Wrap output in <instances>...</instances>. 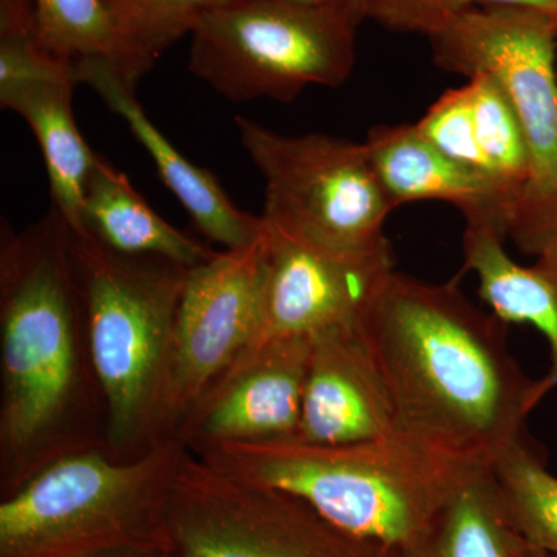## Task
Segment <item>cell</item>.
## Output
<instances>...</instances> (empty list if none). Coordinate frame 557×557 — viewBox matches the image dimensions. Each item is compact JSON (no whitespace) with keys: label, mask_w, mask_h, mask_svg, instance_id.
Wrapping results in <instances>:
<instances>
[{"label":"cell","mask_w":557,"mask_h":557,"mask_svg":"<svg viewBox=\"0 0 557 557\" xmlns=\"http://www.w3.org/2000/svg\"><path fill=\"white\" fill-rule=\"evenodd\" d=\"M392 270L391 255L347 258L263 222L258 330L247 350L357 324Z\"/></svg>","instance_id":"8fae6325"},{"label":"cell","mask_w":557,"mask_h":557,"mask_svg":"<svg viewBox=\"0 0 557 557\" xmlns=\"http://www.w3.org/2000/svg\"><path fill=\"white\" fill-rule=\"evenodd\" d=\"M395 429L391 392L359 322L310 336L296 438L344 445L383 437Z\"/></svg>","instance_id":"4fadbf2b"},{"label":"cell","mask_w":557,"mask_h":557,"mask_svg":"<svg viewBox=\"0 0 557 557\" xmlns=\"http://www.w3.org/2000/svg\"><path fill=\"white\" fill-rule=\"evenodd\" d=\"M104 401L67 225L50 209L0 236V497L47 465L104 448Z\"/></svg>","instance_id":"7a4b0ae2"},{"label":"cell","mask_w":557,"mask_h":557,"mask_svg":"<svg viewBox=\"0 0 557 557\" xmlns=\"http://www.w3.org/2000/svg\"><path fill=\"white\" fill-rule=\"evenodd\" d=\"M76 557H172V555L170 549L164 548H119Z\"/></svg>","instance_id":"484cf974"},{"label":"cell","mask_w":557,"mask_h":557,"mask_svg":"<svg viewBox=\"0 0 557 557\" xmlns=\"http://www.w3.org/2000/svg\"><path fill=\"white\" fill-rule=\"evenodd\" d=\"M81 226L91 239L121 255L157 256L189 269L215 255L161 218L131 180L100 156L84 190Z\"/></svg>","instance_id":"e0dca14e"},{"label":"cell","mask_w":557,"mask_h":557,"mask_svg":"<svg viewBox=\"0 0 557 557\" xmlns=\"http://www.w3.org/2000/svg\"><path fill=\"white\" fill-rule=\"evenodd\" d=\"M348 10L354 13V16L357 17L359 24L362 21H366V7H368V0H344Z\"/></svg>","instance_id":"4316f807"},{"label":"cell","mask_w":557,"mask_h":557,"mask_svg":"<svg viewBox=\"0 0 557 557\" xmlns=\"http://www.w3.org/2000/svg\"><path fill=\"white\" fill-rule=\"evenodd\" d=\"M493 5L531 7L557 17V0H368L366 20L391 32L429 38L454 17Z\"/></svg>","instance_id":"cb8c5ba5"},{"label":"cell","mask_w":557,"mask_h":557,"mask_svg":"<svg viewBox=\"0 0 557 557\" xmlns=\"http://www.w3.org/2000/svg\"><path fill=\"white\" fill-rule=\"evenodd\" d=\"M358 25L344 0H234L197 22L188 69L231 102H292L309 87L347 83Z\"/></svg>","instance_id":"52a82bcc"},{"label":"cell","mask_w":557,"mask_h":557,"mask_svg":"<svg viewBox=\"0 0 557 557\" xmlns=\"http://www.w3.org/2000/svg\"><path fill=\"white\" fill-rule=\"evenodd\" d=\"M75 79H39L0 86V106L27 121L38 139L51 201L70 230L81 231L84 190L98 153L76 126L72 98Z\"/></svg>","instance_id":"2e32d148"},{"label":"cell","mask_w":557,"mask_h":557,"mask_svg":"<svg viewBox=\"0 0 557 557\" xmlns=\"http://www.w3.org/2000/svg\"><path fill=\"white\" fill-rule=\"evenodd\" d=\"M428 39L438 69L467 78L486 73L511 102L530 171L508 237L541 256L557 239V17L531 7H480Z\"/></svg>","instance_id":"8992f818"},{"label":"cell","mask_w":557,"mask_h":557,"mask_svg":"<svg viewBox=\"0 0 557 557\" xmlns=\"http://www.w3.org/2000/svg\"><path fill=\"white\" fill-rule=\"evenodd\" d=\"M67 236L104 401L106 449L119 458L141 456L160 442L161 391L190 269L121 255L69 226Z\"/></svg>","instance_id":"277c9868"},{"label":"cell","mask_w":557,"mask_h":557,"mask_svg":"<svg viewBox=\"0 0 557 557\" xmlns=\"http://www.w3.org/2000/svg\"><path fill=\"white\" fill-rule=\"evenodd\" d=\"M416 126L424 138L449 159L493 180L480 149L467 84L458 89L445 91L417 121Z\"/></svg>","instance_id":"d4e9b609"},{"label":"cell","mask_w":557,"mask_h":557,"mask_svg":"<svg viewBox=\"0 0 557 557\" xmlns=\"http://www.w3.org/2000/svg\"><path fill=\"white\" fill-rule=\"evenodd\" d=\"M364 145L395 208L445 201L461 212L465 225L508 237L512 211L507 196L493 180L435 148L416 123L379 124Z\"/></svg>","instance_id":"9a60e30c"},{"label":"cell","mask_w":557,"mask_h":557,"mask_svg":"<svg viewBox=\"0 0 557 557\" xmlns=\"http://www.w3.org/2000/svg\"><path fill=\"white\" fill-rule=\"evenodd\" d=\"M491 474L509 520L531 547L557 556V478L528 437L502 450Z\"/></svg>","instance_id":"44dd1931"},{"label":"cell","mask_w":557,"mask_h":557,"mask_svg":"<svg viewBox=\"0 0 557 557\" xmlns=\"http://www.w3.org/2000/svg\"><path fill=\"white\" fill-rule=\"evenodd\" d=\"M359 327L394 403L397 429L491 465L527 437L545 395L508 348L507 324L480 310L456 281H421L392 270Z\"/></svg>","instance_id":"6da1fadb"},{"label":"cell","mask_w":557,"mask_h":557,"mask_svg":"<svg viewBox=\"0 0 557 557\" xmlns=\"http://www.w3.org/2000/svg\"><path fill=\"white\" fill-rule=\"evenodd\" d=\"M467 79L480 149L490 168L491 178L511 203L512 219L530 171L525 135L511 102L496 79L480 72Z\"/></svg>","instance_id":"7402d4cb"},{"label":"cell","mask_w":557,"mask_h":557,"mask_svg":"<svg viewBox=\"0 0 557 557\" xmlns=\"http://www.w3.org/2000/svg\"><path fill=\"white\" fill-rule=\"evenodd\" d=\"M197 457L248 482L296 494L336 527L397 557L469 479L491 467L401 429L344 445L298 438L230 443Z\"/></svg>","instance_id":"3957f363"},{"label":"cell","mask_w":557,"mask_h":557,"mask_svg":"<svg viewBox=\"0 0 557 557\" xmlns=\"http://www.w3.org/2000/svg\"><path fill=\"white\" fill-rule=\"evenodd\" d=\"M172 557H397L309 502L212 467L186 450L166 507Z\"/></svg>","instance_id":"9c48e42d"},{"label":"cell","mask_w":557,"mask_h":557,"mask_svg":"<svg viewBox=\"0 0 557 557\" xmlns=\"http://www.w3.org/2000/svg\"><path fill=\"white\" fill-rule=\"evenodd\" d=\"M185 446L161 440L141 456L70 454L0 497V557H76L168 548L166 507Z\"/></svg>","instance_id":"5b68a950"},{"label":"cell","mask_w":557,"mask_h":557,"mask_svg":"<svg viewBox=\"0 0 557 557\" xmlns=\"http://www.w3.org/2000/svg\"><path fill=\"white\" fill-rule=\"evenodd\" d=\"M298 2H306V3H330V2H338V0H298Z\"/></svg>","instance_id":"f546056e"},{"label":"cell","mask_w":557,"mask_h":557,"mask_svg":"<svg viewBox=\"0 0 557 557\" xmlns=\"http://www.w3.org/2000/svg\"><path fill=\"white\" fill-rule=\"evenodd\" d=\"M75 78L76 83L89 86L123 119L149 153L163 185L177 197L200 234L225 249L245 247L258 239L263 230L262 218L236 207L211 171L183 157L161 134L137 100V84L106 61L76 62Z\"/></svg>","instance_id":"5bb4252c"},{"label":"cell","mask_w":557,"mask_h":557,"mask_svg":"<svg viewBox=\"0 0 557 557\" xmlns=\"http://www.w3.org/2000/svg\"><path fill=\"white\" fill-rule=\"evenodd\" d=\"M523 547L487 467L460 487L398 557H522Z\"/></svg>","instance_id":"d6986e66"},{"label":"cell","mask_w":557,"mask_h":557,"mask_svg":"<svg viewBox=\"0 0 557 557\" xmlns=\"http://www.w3.org/2000/svg\"><path fill=\"white\" fill-rule=\"evenodd\" d=\"M262 256L263 230L251 244L215 251L189 270L161 391L160 442L175 437L201 395L251 346L259 321Z\"/></svg>","instance_id":"30bf717a"},{"label":"cell","mask_w":557,"mask_h":557,"mask_svg":"<svg viewBox=\"0 0 557 557\" xmlns=\"http://www.w3.org/2000/svg\"><path fill=\"white\" fill-rule=\"evenodd\" d=\"M234 123L263 178V222L347 258L391 255L384 228L397 208L364 143L285 135L245 116Z\"/></svg>","instance_id":"ba28073f"},{"label":"cell","mask_w":557,"mask_h":557,"mask_svg":"<svg viewBox=\"0 0 557 557\" xmlns=\"http://www.w3.org/2000/svg\"><path fill=\"white\" fill-rule=\"evenodd\" d=\"M505 239L494 230L465 226L463 267L475 274L480 296L498 319L533 325L547 338L552 366L541 381L548 395L557 387V263L541 256L534 265H520Z\"/></svg>","instance_id":"ac0fdd59"},{"label":"cell","mask_w":557,"mask_h":557,"mask_svg":"<svg viewBox=\"0 0 557 557\" xmlns=\"http://www.w3.org/2000/svg\"><path fill=\"white\" fill-rule=\"evenodd\" d=\"M522 557H557L552 555V553L544 552V549H539L531 547L525 542V547H523Z\"/></svg>","instance_id":"83f0119b"},{"label":"cell","mask_w":557,"mask_h":557,"mask_svg":"<svg viewBox=\"0 0 557 557\" xmlns=\"http://www.w3.org/2000/svg\"><path fill=\"white\" fill-rule=\"evenodd\" d=\"M234 0H101L121 35L153 60L193 33L208 11Z\"/></svg>","instance_id":"603a6c76"},{"label":"cell","mask_w":557,"mask_h":557,"mask_svg":"<svg viewBox=\"0 0 557 557\" xmlns=\"http://www.w3.org/2000/svg\"><path fill=\"white\" fill-rule=\"evenodd\" d=\"M541 256H544V258L552 259L553 262L557 263V239L555 242H552V244L548 245L547 249H545V251L542 252ZM541 256H537V258H541Z\"/></svg>","instance_id":"f1b7e54d"},{"label":"cell","mask_w":557,"mask_h":557,"mask_svg":"<svg viewBox=\"0 0 557 557\" xmlns=\"http://www.w3.org/2000/svg\"><path fill=\"white\" fill-rule=\"evenodd\" d=\"M39 35L51 53L75 65L106 61L131 83L152 70L156 60L121 35L101 0H33Z\"/></svg>","instance_id":"ffe728a7"},{"label":"cell","mask_w":557,"mask_h":557,"mask_svg":"<svg viewBox=\"0 0 557 557\" xmlns=\"http://www.w3.org/2000/svg\"><path fill=\"white\" fill-rule=\"evenodd\" d=\"M309 357L310 336L244 351L201 395L174 438L196 456L230 443L296 438Z\"/></svg>","instance_id":"7c38bea8"}]
</instances>
